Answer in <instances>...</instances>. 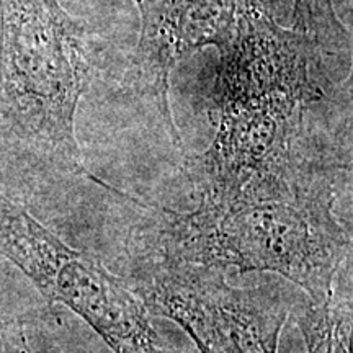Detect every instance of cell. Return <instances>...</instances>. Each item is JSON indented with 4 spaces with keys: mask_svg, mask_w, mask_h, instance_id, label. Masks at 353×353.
<instances>
[{
    "mask_svg": "<svg viewBox=\"0 0 353 353\" xmlns=\"http://www.w3.org/2000/svg\"><path fill=\"white\" fill-rule=\"evenodd\" d=\"M136 260L131 288L149 312L180 325L200 353H278L290 316L278 291L237 288L216 268Z\"/></svg>",
    "mask_w": 353,
    "mask_h": 353,
    "instance_id": "5b68a950",
    "label": "cell"
},
{
    "mask_svg": "<svg viewBox=\"0 0 353 353\" xmlns=\"http://www.w3.org/2000/svg\"><path fill=\"white\" fill-rule=\"evenodd\" d=\"M92 69L87 26L59 0H0V159L121 195L87 170L76 136Z\"/></svg>",
    "mask_w": 353,
    "mask_h": 353,
    "instance_id": "3957f363",
    "label": "cell"
},
{
    "mask_svg": "<svg viewBox=\"0 0 353 353\" xmlns=\"http://www.w3.org/2000/svg\"><path fill=\"white\" fill-rule=\"evenodd\" d=\"M0 255L20 268L44 298L85 321L113 353H170L148 306L125 280L94 255L65 244L2 193Z\"/></svg>",
    "mask_w": 353,
    "mask_h": 353,
    "instance_id": "277c9868",
    "label": "cell"
},
{
    "mask_svg": "<svg viewBox=\"0 0 353 353\" xmlns=\"http://www.w3.org/2000/svg\"><path fill=\"white\" fill-rule=\"evenodd\" d=\"M335 179L288 198L203 205L192 211L145 205L151 221L136 228L134 259L275 273L312 304L334 298V280L352 254V237L334 214Z\"/></svg>",
    "mask_w": 353,
    "mask_h": 353,
    "instance_id": "7a4b0ae2",
    "label": "cell"
},
{
    "mask_svg": "<svg viewBox=\"0 0 353 353\" xmlns=\"http://www.w3.org/2000/svg\"><path fill=\"white\" fill-rule=\"evenodd\" d=\"M324 54L250 0L219 52L214 138L187 164L203 205L288 198L329 179L306 117L325 97Z\"/></svg>",
    "mask_w": 353,
    "mask_h": 353,
    "instance_id": "6da1fadb",
    "label": "cell"
},
{
    "mask_svg": "<svg viewBox=\"0 0 353 353\" xmlns=\"http://www.w3.org/2000/svg\"><path fill=\"white\" fill-rule=\"evenodd\" d=\"M0 353H32L21 322L10 321L0 327Z\"/></svg>",
    "mask_w": 353,
    "mask_h": 353,
    "instance_id": "9c48e42d",
    "label": "cell"
},
{
    "mask_svg": "<svg viewBox=\"0 0 353 353\" xmlns=\"http://www.w3.org/2000/svg\"><path fill=\"white\" fill-rule=\"evenodd\" d=\"M307 353H352V303H307L298 314Z\"/></svg>",
    "mask_w": 353,
    "mask_h": 353,
    "instance_id": "52a82bcc",
    "label": "cell"
},
{
    "mask_svg": "<svg viewBox=\"0 0 353 353\" xmlns=\"http://www.w3.org/2000/svg\"><path fill=\"white\" fill-rule=\"evenodd\" d=\"M293 30L311 39L324 56L350 64V32L339 19L334 0H294Z\"/></svg>",
    "mask_w": 353,
    "mask_h": 353,
    "instance_id": "ba28073f",
    "label": "cell"
},
{
    "mask_svg": "<svg viewBox=\"0 0 353 353\" xmlns=\"http://www.w3.org/2000/svg\"><path fill=\"white\" fill-rule=\"evenodd\" d=\"M141 15L139 39L131 68V88L152 105L172 143L185 152L170 110V76L203 48L224 51L250 0H134Z\"/></svg>",
    "mask_w": 353,
    "mask_h": 353,
    "instance_id": "8992f818",
    "label": "cell"
}]
</instances>
